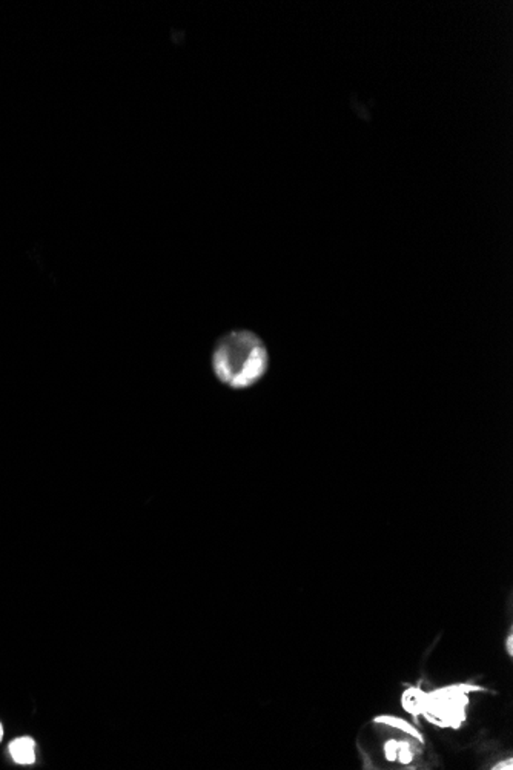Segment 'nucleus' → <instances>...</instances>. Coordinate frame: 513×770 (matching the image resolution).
Segmentation results:
<instances>
[{
    "label": "nucleus",
    "instance_id": "nucleus-1",
    "mask_svg": "<svg viewBox=\"0 0 513 770\" xmlns=\"http://www.w3.org/2000/svg\"><path fill=\"white\" fill-rule=\"evenodd\" d=\"M212 368L222 383L234 389L255 385L268 373L269 354L263 340L251 331H231L217 341Z\"/></svg>",
    "mask_w": 513,
    "mask_h": 770
},
{
    "label": "nucleus",
    "instance_id": "nucleus-2",
    "mask_svg": "<svg viewBox=\"0 0 513 770\" xmlns=\"http://www.w3.org/2000/svg\"><path fill=\"white\" fill-rule=\"evenodd\" d=\"M484 690L473 684H448L427 692L421 717L427 722L440 727L458 730L468 720L470 693Z\"/></svg>",
    "mask_w": 513,
    "mask_h": 770
},
{
    "label": "nucleus",
    "instance_id": "nucleus-3",
    "mask_svg": "<svg viewBox=\"0 0 513 770\" xmlns=\"http://www.w3.org/2000/svg\"><path fill=\"white\" fill-rule=\"evenodd\" d=\"M375 724H379V726H386V727H391L394 730H398L401 732V734H406L409 738L418 741V743L424 744V737L420 730H418L412 722H409L404 718H400V717H394V715H377L374 720H372Z\"/></svg>",
    "mask_w": 513,
    "mask_h": 770
},
{
    "label": "nucleus",
    "instance_id": "nucleus-4",
    "mask_svg": "<svg viewBox=\"0 0 513 770\" xmlns=\"http://www.w3.org/2000/svg\"><path fill=\"white\" fill-rule=\"evenodd\" d=\"M384 756L387 761L411 764L415 758L412 746L404 739H387L384 743Z\"/></svg>",
    "mask_w": 513,
    "mask_h": 770
},
{
    "label": "nucleus",
    "instance_id": "nucleus-5",
    "mask_svg": "<svg viewBox=\"0 0 513 770\" xmlns=\"http://www.w3.org/2000/svg\"><path fill=\"white\" fill-rule=\"evenodd\" d=\"M426 697H427V690L421 689L420 686H409L401 693L403 710L407 712V714L414 718L421 717L424 705H426Z\"/></svg>",
    "mask_w": 513,
    "mask_h": 770
},
{
    "label": "nucleus",
    "instance_id": "nucleus-6",
    "mask_svg": "<svg viewBox=\"0 0 513 770\" xmlns=\"http://www.w3.org/2000/svg\"><path fill=\"white\" fill-rule=\"evenodd\" d=\"M9 754L17 764H33L36 761V743L30 737L17 738L9 744Z\"/></svg>",
    "mask_w": 513,
    "mask_h": 770
},
{
    "label": "nucleus",
    "instance_id": "nucleus-7",
    "mask_svg": "<svg viewBox=\"0 0 513 770\" xmlns=\"http://www.w3.org/2000/svg\"><path fill=\"white\" fill-rule=\"evenodd\" d=\"M492 769L493 770H512L513 769V758L509 756L507 759H502V761L493 764Z\"/></svg>",
    "mask_w": 513,
    "mask_h": 770
},
{
    "label": "nucleus",
    "instance_id": "nucleus-8",
    "mask_svg": "<svg viewBox=\"0 0 513 770\" xmlns=\"http://www.w3.org/2000/svg\"><path fill=\"white\" fill-rule=\"evenodd\" d=\"M506 651H507L509 657L512 658L513 657V633H512V629H510L507 638H506Z\"/></svg>",
    "mask_w": 513,
    "mask_h": 770
},
{
    "label": "nucleus",
    "instance_id": "nucleus-9",
    "mask_svg": "<svg viewBox=\"0 0 513 770\" xmlns=\"http://www.w3.org/2000/svg\"><path fill=\"white\" fill-rule=\"evenodd\" d=\"M2 737H4V727L2 724H0V739H2Z\"/></svg>",
    "mask_w": 513,
    "mask_h": 770
}]
</instances>
